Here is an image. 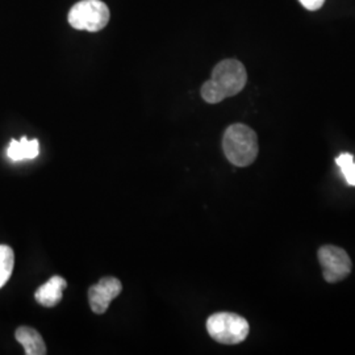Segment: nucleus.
I'll return each instance as SVG.
<instances>
[{
	"mask_svg": "<svg viewBox=\"0 0 355 355\" xmlns=\"http://www.w3.org/2000/svg\"><path fill=\"white\" fill-rule=\"evenodd\" d=\"M110 21V10L102 0H82L69 12V23L78 31L99 32Z\"/></svg>",
	"mask_w": 355,
	"mask_h": 355,
	"instance_id": "20e7f679",
	"label": "nucleus"
},
{
	"mask_svg": "<svg viewBox=\"0 0 355 355\" xmlns=\"http://www.w3.org/2000/svg\"><path fill=\"white\" fill-rule=\"evenodd\" d=\"M40 154V144L37 140H28L26 137H21V140L11 141L7 155L10 159L15 162L23 161V159H33Z\"/></svg>",
	"mask_w": 355,
	"mask_h": 355,
	"instance_id": "1a4fd4ad",
	"label": "nucleus"
},
{
	"mask_svg": "<svg viewBox=\"0 0 355 355\" xmlns=\"http://www.w3.org/2000/svg\"><path fill=\"white\" fill-rule=\"evenodd\" d=\"M66 287H67V282L60 275H54L51 277V280L44 283L41 287H38L37 291L35 293V299L38 304L44 306H48V308L55 306L61 303L62 293Z\"/></svg>",
	"mask_w": 355,
	"mask_h": 355,
	"instance_id": "0eeeda50",
	"label": "nucleus"
},
{
	"mask_svg": "<svg viewBox=\"0 0 355 355\" xmlns=\"http://www.w3.org/2000/svg\"><path fill=\"white\" fill-rule=\"evenodd\" d=\"M223 150L230 164L239 167L252 165L259 152L258 136L245 124H233L224 133Z\"/></svg>",
	"mask_w": 355,
	"mask_h": 355,
	"instance_id": "f03ea898",
	"label": "nucleus"
},
{
	"mask_svg": "<svg viewBox=\"0 0 355 355\" xmlns=\"http://www.w3.org/2000/svg\"><path fill=\"white\" fill-rule=\"evenodd\" d=\"M299 1L308 11H318L325 3V0H299Z\"/></svg>",
	"mask_w": 355,
	"mask_h": 355,
	"instance_id": "f8f14e48",
	"label": "nucleus"
},
{
	"mask_svg": "<svg viewBox=\"0 0 355 355\" xmlns=\"http://www.w3.org/2000/svg\"><path fill=\"white\" fill-rule=\"evenodd\" d=\"M336 164L341 168L343 178L346 179L349 186L355 187V162L353 154L350 153H341L336 158Z\"/></svg>",
	"mask_w": 355,
	"mask_h": 355,
	"instance_id": "9b49d317",
	"label": "nucleus"
},
{
	"mask_svg": "<svg viewBox=\"0 0 355 355\" xmlns=\"http://www.w3.org/2000/svg\"><path fill=\"white\" fill-rule=\"evenodd\" d=\"M248 82L245 66L237 60H224L216 64L212 76L202 86V98L209 104L240 94Z\"/></svg>",
	"mask_w": 355,
	"mask_h": 355,
	"instance_id": "f257e3e1",
	"label": "nucleus"
},
{
	"mask_svg": "<svg viewBox=\"0 0 355 355\" xmlns=\"http://www.w3.org/2000/svg\"><path fill=\"white\" fill-rule=\"evenodd\" d=\"M208 334L216 343L224 345H237L246 340L250 327L246 318L230 312H220L207 320Z\"/></svg>",
	"mask_w": 355,
	"mask_h": 355,
	"instance_id": "7ed1b4c3",
	"label": "nucleus"
},
{
	"mask_svg": "<svg viewBox=\"0 0 355 355\" xmlns=\"http://www.w3.org/2000/svg\"><path fill=\"white\" fill-rule=\"evenodd\" d=\"M123 291V284L114 277H107L91 286L89 290V303L91 309L96 315L107 312L110 304Z\"/></svg>",
	"mask_w": 355,
	"mask_h": 355,
	"instance_id": "423d86ee",
	"label": "nucleus"
},
{
	"mask_svg": "<svg viewBox=\"0 0 355 355\" xmlns=\"http://www.w3.org/2000/svg\"><path fill=\"white\" fill-rule=\"evenodd\" d=\"M15 254L8 245H0V288L6 286L12 275Z\"/></svg>",
	"mask_w": 355,
	"mask_h": 355,
	"instance_id": "9d476101",
	"label": "nucleus"
},
{
	"mask_svg": "<svg viewBox=\"0 0 355 355\" xmlns=\"http://www.w3.org/2000/svg\"><path fill=\"white\" fill-rule=\"evenodd\" d=\"M16 341L21 343L26 355L46 354V345L37 330L29 327H20L15 331Z\"/></svg>",
	"mask_w": 355,
	"mask_h": 355,
	"instance_id": "6e6552de",
	"label": "nucleus"
},
{
	"mask_svg": "<svg viewBox=\"0 0 355 355\" xmlns=\"http://www.w3.org/2000/svg\"><path fill=\"white\" fill-rule=\"evenodd\" d=\"M318 261L322 267L324 279L328 283H337L347 278L352 272V259L343 248L324 245L318 249Z\"/></svg>",
	"mask_w": 355,
	"mask_h": 355,
	"instance_id": "39448f33",
	"label": "nucleus"
}]
</instances>
